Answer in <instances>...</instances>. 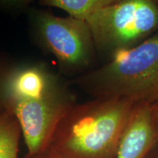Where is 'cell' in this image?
<instances>
[{
  "mask_svg": "<svg viewBox=\"0 0 158 158\" xmlns=\"http://www.w3.org/2000/svg\"><path fill=\"white\" fill-rule=\"evenodd\" d=\"M23 158H61L55 155L54 152L51 151L50 149L47 148L44 151L35 154L34 155H25Z\"/></svg>",
  "mask_w": 158,
  "mask_h": 158,
  "instance_id": "10",
  "label": "cell"
},
{
  "mask_svg": "<svg viewBox=\"0 0 158 158\" xmlns=\"http://www.w3.org/2000/svg\"><path fill=\"white\" fill-rule=\"evenodd\" d=\"M16 65L0 50V110L7 109L10 79Z\"/></svg>",
  "mask_w": 158,
  "mask_h": 158,
  "instance_id": "9",
  "label": "cell"
},
{
  "mask_svg": "<svg viewBox=\"0 0 158 158\" xmlns=\"http://www.w3.org/2000/svg\"><path fill=\"white\" fill-rule=\"evenodd\" d=\"M76 102L70 83L44 63L16 65L8 85L7 109L21 126L27 148L34 155L48 147L55 129Z\"/></svg>",
  "mask_w": 158,
  "mask_h": 158,
  "instance_id": "1",
  "label": "cell"
},
{
  "mask_svg": "<svg viewBox=\"0 0 158 158\" xmlns=\"http://www.w3.org/2000/svg\"><path fill=\"white\" fill-rule=\"evenodd\" d=\"M158 143L152 106L135 104L118 145L116 158H146Z\"/></svg>",
  "mask_w": 158,
  "mask_h": 158,
  "instance_id": "6",
  "label": "cell"
},
{
  "mask_svg": "<svg viewBox=\"0 0 158 158\" xmlns=\"http://www.w3.org/2000/svg\"><path fill=\"white\" fill-rule=\"evenodd\" d=\"M69 83L93 98H124L135 104H157L158 32Z\"/></svg>",
  "mask_w": 158,
  "mask_h": 158,
  "instance_id": "3",
  "label": "cell"
},
{
  "mask_svg": "<svg viewBox=\"0 0 158 158\" xmlns=\"http://www.w3.org/2000/svg\"><path fill=\"white\" fill-rule=\"evenodd\" d=\"M86 22L97 53L110 59L158 32V2L111 0Z\"/></svg>",
  "mask_w": 158,
  "mask_h": 158,
  "instance_id": "4",
  "label": "cell"
},
{
  "mask_svg": "<svg viewBox=\"0 0 158 158\" xmlns=\"http://www.w3.org/2000/svg\"><path fill=\"white\" fill-rule=\"evenodd\" d=\"M21 126L10 110H0V158H18Z\"/></svg>",
  "mask_w": 158,
  "mask_h": 158,
  "instance_id": "7",
  "label": "cell"
},
{
  "mask_svg": "<svg viewBox=\"0 0 158 158\" xmlns=\"http://www.w3.org/2000/svg\"><path fill=\"white\" fill-rule=\"evenodd\" d=\"M111 0H41L39 5L62 10L69 16L87 21Z\"/></svg>",
  "mask_w": 158,
  "mask_h": 158,
  "instance_id": "8",
  "label": "cell"
},
{
  "mask_svg": "<svg viewBox=\"0 0 158 158\" xmlns=\"http://www.w3.org/2000/svg\"><path fill=\"white\" fill-rule=\"evenodd\" d=\"M134 105L114 98L76 103L60 120L48 149L61 158H116Z\"/></svg>",
  "mask_w": 158,
  "mask_h": 158,
  "instance_id": "2",
  "label": "cell"
},
{
  "mask_svg": "<svg viewBox=\"0 0 158 158\" xmlns=\"http://www.w3.org/2000/svg\"><path fill=\"white\" fill-rule=\"evenodd\" d=\"M146 158H158V143L152 149Z\"/></svg>",
  "mask_w": 158,
  "mask_h": 158,
  "instance_id": "12",
  "label": "cell"
},
{
  "mask_svg": "<svg viewBox=\"0 0 158 158\" xmlns=\"http://www.w3.org/2000/svg\"><path fill=\"white\" fill-rule=\"evenodd\" d=\"M31 21L39 43L56 59L62 71L78 76L92 70L97 51L86 21L42 10L31 12Z\"/></svg>",
  "mask_w": 158,
  "mask_h": 158,
  "instance_id": "5",
  "label": "cell"
},
{
  "mask_svg": "<svg viewBox=\"0 0 158 158\" xmlns=\"http://www.w3.org/2000/svg\"><path fill=\"white\" fill-rule=\"evenodd\" d=\"M152 114L156 124V127H157L158 131V103L152 106Z\"/></svg>",
  "mask_w": 158,
  "mask_h": 158,
  "instance_id": "11",
  "label": "cell"
}]
</instances>
